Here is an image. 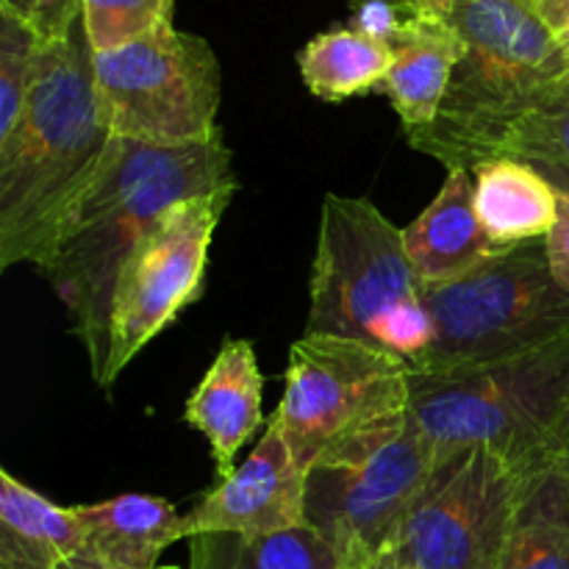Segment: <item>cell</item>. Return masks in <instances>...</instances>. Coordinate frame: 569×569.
<instances>
[{"instance_id": "1", "label": "cell", "mask_w": 569, "mask_h": 569, "mask_svg": "<svg viewBox=\"0 0 569 569\" xmlns=\"http://www.w3.org/2000/svg\"><path fill=\"white\" fill-rule=\"evenodd\" d=\"M222 189H239L222 133L187 148L111 137L94 176L67 206L37 270L70 309L98 383L109 356L111 295L126 256L167 209Z\"/></svg>"}, {"instance_id": "2", "label": "cell", "mask_w": 569, "mask_h": 569, "mask_svg": "<svg viewBox=\"0 0 569 569\" xmlns=\"http://www.w3.org/2000/svg\"><path fill=\"white\" fill-rule=\"evenodd\" d=\"M94 50L78 22L61 42L42 44L31 98L0 139V267L33 264L59 220L98 170L111 133L94 98Z\"/></svg>"}, {"instance_id": "3", "label": "cell", "mask_w": 569, "mask_h": 569, "mask_svg": "<svg viewBox=\"0 0 569 569\" xmlns=\"http://www.w3.org/2000/svg\"><path fill=\"white\" fill-rule=\"evenodd\" d=\"M461 39V59L439 114L406 137L445 170H476L503 156L528 111L569 83L553 26L531 0H456L442 17Z\"/></svg>"}, {"instance_id": "4", "label": "cell", "mask_w": 569, "mask_h": 569, "mask_svg": "<svg viewBox=\"0 0 569 569\" xmlns=\"http://www.w3.org/2000/svg\"><path fill=\"white\" fill-rule=\"evenodd\" d=\"M409 415L439 456L487 448L517 476L556 465L569 417V333L511 359L411 372Z\"/></svg>"}, {"instance_id": "5", "label": "cell", "mask_w": 569, "mask_h": 569, "mask_svg": "<svg viewBox=\"0 0 569 569\" xmlns=\"http://www.w3.org/2000/svg\"><path fill=\"white\" fill-rule=\"evenodd\" d=\"M306 333L376 345L409 370L431 348L433 320L403 231L370 200H322Z\"/></svg>"}, {"instance_id": "6", "label": "cell", "mask_w": 569, "mask_h": 569, "mask_svg": "<svg viewBox=\"0 0 569 569\" xmlns=\"http://www.w3.org/2000/svg\"><path fill=\"white\" fill-rule=\"evenodd\" d=\"M433 342L411 372L511 359L569 333V295L550 276L545 239L498 250L465 278L422 287Z\"/></svg>"}, {"instance_id": "7", "label": "cell", "mask_w": 569, "mask_h": 569, "mask_svg": "<svg viewBox=\"0 0 569 569\" xmlns=\"http://www.w3.org/2000/svg\"><path fill=\"white\" fill-rule=\"evenodd\" d=\"M437 450L409 411L322 450L306 470V526L342 556L387 553Z\"/></svg>"}, {"instance_id": "8", "label": "cell", "mask_w": 569, "mask_h": 569, "mask_svg": "<svg viewBox=\"0 0 569 569\" xmlns=\"http://www.w3.org/2000/svg\"><path fill=\"white\" fill-rule=\"evenodd\" d=\"M94 98L117 139L187 148L214 139L222 70L203 37L164 26L117 50L94 53Z\"/></svg>"}, {"instance_id": "9", "label": "cell", "mask_w": 569, "mask_h": 569, "mask_svg": "<svg viewBox=\"0 0 569 569\" xmlns=\"http://www.w3.org/2000/svg\"><path fill=\"white\" fill-rule=\"evenodd\" d=\"M409 365L376 345L306 333L289 350L283 395L270 422L303 470L331 445L409 411Z\"/></svg>"}, {"instance_id": "10", "label": "cell", "mask_w": 569, "mask_h": 569, "mask_svg": "<svg viewBox=\"0 0 569 569\" xmlns=\"http://www.w3.org/2000/svg\"><path fill=\"white\" fill-rule=\"evenodd\" d=\"M526 478L487 448L439 456L387 553L400 569H495Z\"/></svg>"}, {"instance_id": "11", "label": "cell", "mask_w": 569, "mask_h": 569, "mask_svg": "<svg viewBox=\"0 0 569 569\" xmlns=\"http://www.w3.org/2000/svg\"><path fill=\"white\" fill-rule=\"evenodd\" d=\"M237 189L198 194L167 209L122 261L111 295L109 356L100 387L122 370L203 295L211 239Z\"/></svg>"}, {"instance_id": "12", "label": "cell", "mask_w": 569, "mask_h": 569, "mask_svg": "<svg viewBox=\"0 0 569 569\" xmlns=\"http://www.w3.org/2000/svg\"><path fill=\"white\" fill-rule=\"evenodd\" d=\"M187 539L200 533L272 537L306 528V470L276 422L248 459L220 476L209 495L183 515Z\"/></svg>"}, {"instance_id": "13", "label": "cell", "mask_w": 569, "mask_h": 569, "mask_svg": "<svg viewBox=\"0 0 569 569\" xmlns=\"http://www.w3.org/2000/svg\"><path fill=\"white\" fill-rule=\"evenodd\" d=\"M261 392L264 376L253 345L248 339H226L183 409L187 426L203 433L209 442L217 476H228L237 467V453L264 422Z\"/></svg>"}, {"instance_id": "14", "label": "cell", "mask_w": 569, "mask_h": 569, "mask_svg": "<svg viewBox=\"0 0 569 569\" xmlns=\"http://www.w3.org/2000/svg\"><path fill=\"white\" fill-rule=\"evenodd\" d=\"M403 239L422 287L459 281L498 253L478 220L472 172L448 170L431 206L403 228Z\"/></svg>"}, {"instance_id": "15", "label": "cell", "mask_w": 569, "mask_h": 569, "mask_svg": "<svg viewBox=\"0 0 569 569\" xmlns=\"http://www.w3.org/2000/svg\"><path fill=\"white\" fill-rule=\"evenodd\" d=\"M389 48L392 67L378 92L392 100L406 137H415L437 120L461 59V39L442 17L406 11Z\"/></svg>"}, {"instance_id": "16", "label": "cell", "mask_w": 569, "mask_h": 569, "mask_svg": "<svg viewBox=\"0 0 569 569\" xmlns=\"http://www.w3.org/2000/svg\"><path fill=\"white\" fill-rule=\"evenodd\" d=\"M83 548L76 569H156L161 553L187 539L176 506L153 495H120L76 506Z\"/></svg>"}, {"instance_id": "17", "label": "cell", "mask_w": 569, "mask_h": 569, "mask_svg": "<svg viewBox=\"0 0 569 569\" xmlns=\"http://www.w3.org/2000/svg\"><path fill=\"white\" fill-rule=\"evenodd\" d=\"M81 548L76 506L64 509L0 472V569H76Z\"/></svg>"}, {"instance_id": "18", "label": "cell", "mask_w": 569, "mask_h": 569, "mask_svg": "<svg viewBox=\"0 0 569 569\" xmlns=\"http://www.w3.org/2000/svg\"><path fill=\"white\" fill-rule=\"evenodd\" d=\"M483 233L498 250L545 239L559 217V189L531 164L498 156L472 170Z\"/></svg>"}, {"instance_id": "19", "label": "cell", "mask_w": 569, "mask_h": 569, "mask_svg": "<svg viewBox=\"0 0 569 569\" xmlns=\"http://www.w3.org/2000/svg\"><path fill=\"white\" fill-rule=\"evenodd\" d=\"M306 89L328 103L378 92L392 67V48L356 26L311 37L298 53Z\"/></svg>"}, {"instance_id": "20", "label": "cell", "mask_w": 569, "mask_h": 569, "mask_svg": "<svg viewBox=\"0 0 569 569\" xmlns=\"http://www.w3.org/2000/svg\"><path fill=\"white\" fill-rule=\"evenodd\" d=\"M495 569H569V478L559 461L526 478L515 526Z\"/></svg>"}, {"instance_id": "21", "label": "cell", "mask_w": 569, "mask_h": 569, "mask_svg": "<svg viewBox=\"0 0 569 569\" xmlns=\"http://www.w3.org/2000/svg\"><path fill=\"white\" fill-rule=\"evenodd\" d=\"M342 561L345 556L309 526L272 537L200 533L189 539V569H339Z\"/></svg>"}, {"instance_id": "22", "label": "cell", "mask_w": 569, "mask_h": 569, "mask_svg": "<svg viewBox=\"0 0 569 569\" xmlns=\"http://www.w3.org/2000/svg\"><path fill=\"white\" fill-rule=\"evenodd\" d=\"M503 156L526 161L559 192L569 194V83L522 117L506 142Z\"/></svg>"}, {"instance_id": "23", "label": "cell", "mask_w": 569, "mask_h": 569, "mask_svg": "<svg viewBox=\"0 0 569 569\" xmlns=\"http://www.w3.org/2000/svg\"><path fill=\"white\" fill-rule=\"evenodd\" d=\"M176 0H81V26L94 53L131 44L172 26Z\"/></svg>"}, {"instance_id": "24", "label": "cell", "mask_w": 569, "mask_h": 569, "mask_svg": "<svg viewBox=\"0 0 569 569\" xmlns=\"http://www.w3.org/2000/svg\"><path fill=\"white\" fill-rule=\"evenodd\" d=\"M42 39L0 9V139L9 137L31 98Z\"/></svg>"}, {"instance_id": "25", "label": "cell", "mask_w": 569, "mask_h": 569, "mask_svg": "<svg viewBox=\"0 0 569 569\" xmlns=\"http://www.w3.org/2000/svg\"><path fill=\"white\" fill-rule=\"evenodd\" d=\"M0 9L26 22L42 44L61 42L81 22V0H0Z\"/></svg>"}, {"instance_id": "26", "label": "cell", "mask_w": 569, "mask_h": 569, "mask_svg": "<svg viewBox=\"0 0 569 569\" xmlns=\"http://www.w3.org/2000/svg\"><path fill=\"white\" fill-rule=\"evenodd\" d=\"M545 253H548L550 276L569 295V194L559 192V217L545 237Z\"/></svg>"}, {"instance_id": "27", "label": "cell", "mask_w": 569, "mask_h": 569, "mask_svg": "<svg viewBox=\"0 0 569 569\" xmlns=\"http://www.w3.org/2000/svg\"><path fill=\"white\" fill-rule=\"evenodd\" d=\"M400 9H403V6L383 3V0H361L359 11H356L353 26L370 33V37L389 42V39H392V33L398 31L400 20L406 17V14H400Z\"/></svg>"}, {"instance_id": "28", "label": "cell", "mask_w": 569, "mask_h": 569, "mask_svg": "<svg viewBox=\"0 0 569 569\" xmlns=\"http://www.w3.org/2000/svg\"><path fill=\"white\" fill-rule=\"evenodd\" d=\"M453 3L456 0H398V6H403L409 14H431V17H445Z\"/></svg>"}, {"instance_id": "29", "label": "cell", "mask_w": 569, "mask_h": 569, "mask_svg": "<svg viewBox=\"0 0 569 569\" xmlns=\"http://www.w3.org/2000/svg\"><path fill=\"white\" fill-rule=\"evenodd\" d=\"M548 22H550V26H553L556 37H559L561 48H565L567 61H569V9H567V11H561L559 17H553V20H548Z\"/></svg>"}, {"instance_id": "30", "label": "cell", "mask_w": 569, "mask_h": 569, "mask_svg": "<svg viewBox=\"0 0 569 569\" xmlns=\"http://www.w3.org/2000/svg\"><path fill=\"white\" fill-rule=\"evenodd\" d=\"M531 3L542 11L545 20H553V17H559L561 11L569 9V0H531Z\"/></svg>"}, {"instance_id": "31", "label": "cell", "mask_w": 569, "mask_h": 569, "mask_svg": "<svg viewBox=\"0 0 569 569\" xmlns=\"http://www.w3.org/2000/svg\"><path fill=\"white\" fill-rule=\"evenodd\" d=\"M556 461H559L561 470H565L567 478H569V417H567V422H565V431H561L559 450H556Z\"/></svg>"}, {"instance_id": "32", "label": "cell", "mask_w": 569, "mask_h": 569, "mask_svg": "<svg viewBox=\"0 0 569 569\" xmlns=\"http://www.w3.org/2000/svg\"><path fill=\"white\" fill-rule=\"evenodd\" d=\"M339 569H370V559L361 553H350V556H345L342 567Z\"/></svg>"}, {"instance_id": "33", "label": "cell", "mask_w": 569, "mask_h": 569, "mask_svg": "<svg viewBox=\"0 0 569 569\" xmlns=\"http://www.w3.org/2000/svg\"><path fill=\"white\" fill-rule=\"evenodd\" d=\"M370 569H400V565L389 553H381L376 559H370Z\"/></svg>"}, {"instance_id": "34", "label": "cell", "mask_w": 569, "mask_h": 569, "mask_svg": "<svg viewBox=\"0 0 569 569\" xmlns=\"http://www.w3.org/2000/svg\"><path fill=\"white\" fill-rule=\"evenodd\" d=\"M156 569H178V567H156Z\"/></svg>"}]
</instances>
